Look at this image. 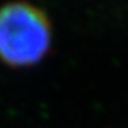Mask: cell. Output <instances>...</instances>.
<instances>
[{
  "mask_svg": "<svg viewBox=\"0 0 128 128\" xmlns=\"http://www.w3.org/2000/svg\"><path fill=\"white\" fill-rule=\"evenodd\" d=\"M46 15L29 3H8L0 8V59L12 67L38 63L50 48Z\"/></svg>",
  "mask_w": 128,
  "mask_h": 128,
  "instance_id": "obj_1",
  "label": "cell"
}]
</instances>
